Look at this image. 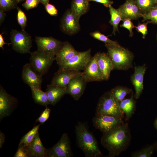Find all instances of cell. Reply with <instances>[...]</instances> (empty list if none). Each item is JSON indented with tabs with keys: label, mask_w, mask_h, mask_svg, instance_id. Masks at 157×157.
<instances>
[{
	"label": "cell",
	"mask_w": 157,
	"mask_h": 157,
	"mask_svg": "<svg viewBox=\"0 0 157 157\" xmlns=\"http://www.w3.org/2000/svg\"><path fill=\"white\" fill-rule=\"evenodd\" d=\"M130 130L128 124L124 123L109 131L103 133L101 142L108 152L109 156H118L125 151L130 144Z\"/></svg>",
	"instance_id": "obj_1"
},
{
	"label": "cell",
	"mask_w": 157,
	"mask_h": 157,
	"mask_svg": "<svg viewBox=\"0 0 157 157\" xmlns=\"http://www.w3.org/2000/svg\"><path fill=\"white\" fill-rule=\"evenodd\" d=\"M75 131L78 146L83 152L85 157L103 156L96 139L84 124L78 122L76 126Z\"/></svg>",
	"instance_id": "obj_2"
},
{
	"label": "cell",
	"mask_w": 157,
	"mask_h": 157,
	"mask_svg": "<svg viewBox=\"0 0 157 157\" xmlns=\"http://www.w3.org/2000/svg\"><path fill=\"white\" fill-rule=\"evenodd\" d=\"M105 46L112 60L113 69L126 70L131 67L133 56L131 52L118 44H105Z\"/></svg>",
	"instance_id": "obj_3"
},
{
	"label": "cell",
	"mask_w": 157,
	"mask_h": 157,
	"mask_svg": "<svg viewBox=\"0 0 157 157\" xmlns=\"http://www.w3.org/2000/svg\"><path fill=\"white\" fill-rule=\"evenodd\" d=\"M95 114L97 116L109 115L122 119L124 116L119 103L115 98L111 90L106 92L100 98Z\"/></svg>",
	"instance_id": "obj_4"
},
{
	"label": "cell",
	"mask_w": 157,
	"mask_h": 157,
	"mask_svg": "<svg viewBox=\"0 0 157 157\" xmlns=\"http://www.w3.org/2000/svg\"><path fill=\"white\" fill-rule=\"evenodd\" d=\"M55 56L53 53L37 50L31 53L29 64L36 73L42 76L48 72Z\"/></svg>",
	"instance_id": "obj_5"
},
{
	"label": "cell",
	"mask_w": 157,
	"mask_h": 157,
	"mask_svg": "<svg viewBox=\"0 0 157 157\" xmlns=\"http://www.w3.org/2000/svg\"><path fill=\"white\" fill-rule=\"evenodd\" d=\"M10 39L12 48L15 51L22 53H30L32 47L31 38L24 30L12 29Z\"/></svg>",
	"instance_id": "obj_6"
},
{
	"label": "cell",
	"mask_w": 157,
	"mask_h": 157,
	"mask_svg": "<svg viewBox=\"0 0 157 157\" xmlns=\"http://www.w3.org/2000/svg\"><path fill=\"white\" fill-rule=\"evenodd\" d=\"M91 49L83 52H79L70 59L58 65L59 69L80 71L84 70L90 60Z\"/></svg>",
	"instance_id": "obj_7"
},
{
	"label": "cell",
	"mask_w": 157,
	"mask_h": 157,
	"mask_svg": "<svg viewBox=\"0 0 157 157\" xmlns=\"http://www.w3.org/2000/svg\"><path fill=\"white\" fill-rule=\"evenodd\" d=\"M17 99L8 93L0 86V121L10 116L17 106Z\"/></svg>",
	"instance_id": "obj_8"
},
{
	"label": "cell",
	"mask_w": 157,
	"mask_h": 157,
	"mask_svg": "<svg viewBox=\"0 0 157 157\" xmlns=\"http://www.w3.org/2000/svg\"><path fill=\"white\" fill-rule=\"evenodd\" d=\"M72 156L70 141L67 133H65L58 142L48 149L47 157H70Z\"/></svg>",
	"instance_id": "obj_9"
},
{
	"label": "cell",
	"mask_w": 157,
	"mask_h": 157,
	"mask_svg": "<svg viewBox=\"0 0 157 157\" xmlns=\"http://www.w3.org/2000/svg\"><path fill=\"white\" fill-rule=\"evenodd\" d=\"M92 122L94 126L103 133L108 132L124 123L122 119L109 115L95 116L92 119Z\"/></svg>",
	"instance_id": "obj_10"
},
{
	"label": "cell",
	"mask_w": 157,
	"mask_h": 157,
	"mask_svg": "<svg viewBox=\"0 0 157 157\" xmlns=\"http://www.w3.org/2000/svg\"><path fill=\"white\" fill-rule=\"evenodd\" d=\"M81 76L86 83L104 80L98 65L97 53L91 57L82 72Z\"/></svg>",
	"instance_id": "obj_11"
},
{
	"label": "cell",
	"mask_w": 157,
	"mask_h": 157,
	"mask_svg": "<svg viewBox=\"0 0 157 157\" xmlns=\"http://www.w3.org/2000/svg\"><path fill=\"white\" fill-rule=\"evenodd\" d=\"M82 73V72L80 71L59 68L55 73L50 84L66 89L72 79L81 75Z\"/></svg>",
	"instance_id": "obj_12"
},
{
	"label": "cell",
	"mask_w": 157,
	"mask_h": 157,
	"mask_svg": "<svg viewBox=\"0 0 157 157\" xmlns=\"http://www.w3.org/2000/svg\"><path fill=\"white\" fill-rule=\"evenodd\" d=\"M35 41L38 50L53 53L55 55L63 43L52 37H36Z\"/></svg>",
	"instance_id": "obj_13"
},
{
	"label": "cell",
	"mask_w": 157,
	"mask_h": 157,
	"mask_svg": "<svg viewBox=\"0 0 157 157\" xmlns=\"http://www.w3.org/2000/svg\"><path fill=\"white\" fill-rule=\"evenodd\" d=\"M79 18L71 10H67L61 19V27L62 30L69 34L76 33L80 29Z\"/></svg>",
	"instance_id": "obj_14"
},
{
	"label": "cell",
	"mask_w": 157,
	"mask_h": 157,
	"mask_svg": "<svg viewBox=\"0 0 157 157\" xmlns=\"http://www.w3.org/2000/svg\"><path fill=\"white\" fill-rule=\"evenodd\" d=\"M42 76L36 73L31 68L29 63H26L23 67L22 78L24 82L30 88L41 89Z\"/></svg>",
	"instance_id": "obj_15"
},
{
	"label": "cell",
	"mask_w": 157,
	"mask_h": 157,
	"mask_svg": "<svg viewBox=\"0 0 157 157\" xmlns=\"http://www.w3.org/2000/svg\"><path fill=\"white\" fill-rule=\"evenodd\" d=\"M86 83L81 75L74 77L68 85L66 94H69L76 100H78L83 93Z\"/></svg>",
	"instance_id": "obj_16"
},
{
	"label": "cell",
	"mask_w": 157,
	"mask_h": 157,
	"mask_svg": "<svg viewBox=\"0 0 157 157\" xmlns=\"http://www.w3.org/2000/svg\"><path fill=\"white\" fill-rule=\"evenodd\" d=\"M118 9L121 14L122 19L129 18L131 20H135L142 16L135 0H126Z\"/></svg>",
	"instance_id": "obj_17"
},
{
	"label": "cell",
	"mask_w": 157,
	"mask_h": 157,
	"mask_svg": "<svg viewBox=\"0 0 157 157\" xmlns=\"http://www.w3.org/2000/svg\"><path fill=\"white\" fill-rule=\"evenodd\" d=\"M146 69L144 65L135 67L134 73L131 76V81L135 91L134 97L136 99L139 98L143 91L144 77Z\"/></svg>",
	"instance_id": "obj_18"
},
{
	"label": "cell",
	"mask_w": 157,
	"mask_h": 157,
	"mask_svg": "<svg viewBox=\"0 0 157 157\" xmlns=\"http://www.w3.org/2000/svg\"><path fill=\"white\" fill-rule=\"evenodd\" d=\"M47 150L43 145L38 132L27 146L28 157H47Z\"/></svg>",
	"instance_id": "obj_19"
},
{
	"label": "cell",
	"mask_w": 157,
	"mask_h": 157,
	"mask_svg": "<svg viewBox=\"0 0 157 157\" xmlns=\"http://www.w3.org/2000/svg\"><path fill=\"white\" fill-rule=\"evenodd\" d=\"M97 54L98 65L104 80L109 79L111 71L113 69L112 60L108 53L98 52Z\"/></svg>",
	"instance_id": "obj_20"
},
{
	"label": "cell",
	"mask_w": 157,
	"mask_h": 157,
	"mask_svg": "<svg viewBox=\"0 0 157 157\" xmlns=\"http://www.w3.org/2000/svg\"><path fill=\"white\" fill-rule=\"evenodd\" d=\"M78 52L70 43L65 42L63 43L61 47L56 54L55 60L59 65L70 59Z\"/></svg>",
	"instance_id": "obj_21"
},
{
	"label": "cell",
	"mask_w": 157,
	"mask_h": 157,
	"mask_svg": "<svg viewBox=\"0 0 157 157\" xmlns=\"http://www.w3.org/2000/svg\"><path fill=\"white\" fill-rule=\"evenodd\" d=\"M46 92L49 104L54 106L66 94V89L49 84L47 86Z\"/></svg>",
	"instance_id": "obj_22"
},
{
	"label": "cell",
	"mask_w": 157,
	"mask_h": 157,
	"mask_svg": "<svg viewBox=\"0 0 157 157\" xmlns=\"http://www.w3.org/2000/svg\"><path fill=\"white\" fill-rule=\"evenodd\" d=\"M120 108L125 115V120H129L134 113L136 104L133 95L129 98L124 99L119 103Z\"/></svg>",
	"instance_id": "obj_23"
},
{
	"label": "cell",
	"mask_w": 157,
	"mask_h": 157,
	"mask_svg": "<svg viewBox=\"0 0 157 157\" xmlns=\"http://www.w3.org/2000/svg\"><path fill=\"white\" fill-rule=\"evenodd\" d=\"M89 2L88 0H72L71 10L80 18L88 11L89 7Z\"/></svg>",
	"instance_id": "obj_24"
},
{
	"label": "cell",
	"mask_w": 157,
	"mask_h": 157,
	"mask_svg": "<svg viewBox=\"0 0 157 157\" xmlns=\"http://www.w3.org/2000/svg\"><path fill=\"white\" fill-rule=\"evenodd\" d=\"M111 18L109 23L113 26V31L112 34L115 35L116 32H119L118 26L120 22L122 20L121 14L119 9H116L111 6L109 7Z\"/></svg>",
	"instance_id": "obj_25"
},
{
	"label": "cell",
	"mask_w": 157,
	"mask_h": 157,
	"mask_svg": "<svg viewBox=\"0 0 157 157\" xmlns=\"http://www.w3.org/2000/svg\"><path fill=\"white\" fill-rule=\"evenodd\" d=\"M30 88L32 98L35 103L46 106L49 104L48 96L46 92H43L40 89L33 87Z\"/></svg>",
	"instance_id": "obj_26"
},
{
	"label": "cell",
	"mask_w": 157,
	"mask_h": 157,
	"mask_svg": "<svg viewBox=\"0 0 157 157\" xmlns=\"http://www.w3.org/2000/svg\"><path fill=\"white\" fill-rule=\"evenodd\" d=\"M111 90L115 98L119 103L124 99L127 94L132 91L131 89L122 86H117Z\"/></svg>",
	"instance_id": "obj_27"
},
{
	"label": "cell",
	"mask_w": 157,
	"mask_h": 157,
	"mask_svg": "<svg viewBox=\"0 0 157 157\" xmlns=\"http://www.w3.org/2000/svg\"><path fill=\"white\" fill-rule=\"evenodd\" d=\"M40 124L34 126L33 128L24 135L21 139L19 144H23L28 146L33 141L38 131Z\"/></svg>",
	"instance_id": "obj_28"
},
{
	"label": "cell",
	"mask_w": 157,
	"mask_h": 157,
	"mask_svg": "<svg viewBox=\"0 0 157 157\" xmlns=\"http://www.w3.org/2000/svg\"><path fill=\"white\" fill-rule=\"evenodd\" d=\"M142 15L147 13L157 4L155 0H135Z\"/></svg>",
	"instance_id": "obj_29"
},
{
	"label": "cell",
	"mask_w": 157,
	"mask_h": 157,
	"mask_svg": "<svg viewBox=\"0 0 157 157\" xmlns=\"http://www.w3.org/2000/svg\"><path fill=\"white\" fill-rule=\"evenodd\" d=\"M156 148V144L145 147L140 150L133 152L131 156L132 157H150Z\"/></svg>",
	"instance_id": "obj_30"
},
{
	"label": "cell",
	"mask_w": 157,
	"mask_h": 157,
	"mask_svg": "<svg viewBox=\"0 0 157 157\" xmlns=\"http://www.w3.org/2000/svg\"><path fill=\"white\" fill-rule=\"evenodd\" d=\"M143 22L149 20L150 22L157 24V4H156L147 13L142 15Z\"/></svg>",
	"instance_id": "obj_31"
},
{
	"label": "cell",
	"mask_w": 157,
	"mask_h": 157,
	"mask_svg": "<svg viewBox=\"0 0 157 157\" xmlns=\"http://www.w3.org/2000/svg\"><path fill=\"white\" fill-rule=\"evenodd\" d=\"M90 35L94 38L104 42L105 44H118L116 41L110 40L107 36L98 31L92 32L90 33Z\"/></svg>",
	"instance_id": "obj_32"
},
{
	"label": "cell",
	"mask_w": 157,
	"mask_h": 157,
	"mask_svg": "<svg viewBox=\"0 0 157 157\" xmlns=\"http://www.w3.org/2000/svg\"><path fill=\"white\" fill-rule=\"evenodd\" d=\"M17 3L16 0H0V9L4 11L15 8Z\"/></svg>",
	"instance_id": "obj_33"
},
{
	"label": "cell",
	"mask_w": 157,
	"mask_h": 157,
	"mask_svg": "<svg viewBox=\"0 0 157 157\" xmlns=\"http://www.w3.org/2000/svg\"><path fill=\"white\" fill-rule=\"evenodd\" d=\"M18 10L17 20L19 24L21 27L22 30L24 29L26 25L27 19L24 13L18 7H17Z\"/></svg>",
	"instance_id": "obj_34"
},
{
	"label": "cell",
	"mask_w": 157,
	"mask_h": 157,
	"mask_svg": "<svg viewBox=\"0 0 157 157\" xmlns=\"http://www.w3.org/2000/svg\"><path fill=\"white\" fill-rule=\"evenodd\" d=\"M131 19L129 18L123 19L122 20L123 22L120 25L121 27L124 28L128 30L129 32V36L132 37L133 35V29L135 27Z\"/></svg>",
	"instance_id": "obj_35"
},
{
	"label": "cell",
	"mask_w": 157,
	"mask_h": 157,
	"mask_svg": "<svg viewBox=\"0 0 157 157\" xmlns=\"http://www.w3.org/2000/svg\"><path fill=\"white\" fill-rule=\"evenodd\" d=\"M51 111L50 108L46 106L44 110L36 120V122H38L40 124H43L49 118Z\"/></svg>",
	"instance_id": "obj_36"
},
{
	"label": "cell",
	"mask_w": 157,
	"mask_h": 157,
	"mask_svg": "<svg viewBox=\"0 0 157 157\" xmlns=\"http://www.w3.org/2000/svg\"><path fill=\"white\" fill-rule=\"evenodd\" d=\"M14 157H28L27 147L23 144H19Z\"/></svg>",
	"instance_id": "obj_37"
},
{
	"label": "cell",
	"mask_w": 157,
	"mask_h": 157,
	"mask_svg": "<svg viewBox=\"0 0 157 157\" xmlns=\"http://www.w3.org/2000/svg\"><path fill=\"white\" fill-rule=\"evenodd\" d=\"M150 22L147 21L146 23H141L139 22L138 25L135 26L136 30L138 32H140L142 35V37L143 38H145L146 35L147 33V25Z\"/></svg>",
	"instance_id": "obj_38"
},
{
	"label": "cell",
	"mask_w": 157,
	"mask_h": 157,
	"mask_svg": "<svg viewBox=\"0 0 157 157\" xmlns=\"http://www.w3.org/2000/svg\"><path fill=\"white\" fill-rule=\"evenodd\" d=\"M40 2V0H26L22 5L26 10H28L37 7Z\"/></svg>",
	"instance_id": "obj_39"
},
{
	"label": "cell",
	"mask_w": 157,
	"mask_h": 157,
	"mask_svg": "<svg viewBox=\"0 0 157 157\" xmlns=\"http://www.w3.org/2000/svg\"><path fill=\"white\" fill-rule=\"evenodd\" d=\"M44 6L46 11L50 15L53 16L57 15L58 10L54 5L48 3Z\"/></svg>",
	"instance_id": "obj_40"
},
{
	"label": "cell",
	"mask_w": 157,
	"mask_h": 157,
	"mask_svg": "<svg viewBox=\"0 0 157 157\" xmlns=\"http://www.w3.org/2000/svg\"><path fill=\"white\" fill-rule=\"evenodd\" d=\"M88 1H94L103 4L105 6L109 7L113 3V1L110 0H88Z\"/></svg>",
	"instance_id": "obj_41"
},
{
	"label": "cell",
	"mask_w": 157,
	"mask_h": 157,
	"mask_svg": "<svg viewBox=\"0 0 157 157\" xmlns=\"http://www.w3.org/2000/svg\"><path fill=\"white\" fill-rule=\"evenodd\" d=\"M5 141V136L4 133L0 131V148H1Z\"/></svg>",
	"instance_id": "obj_42"
},
{
	"label": "cell",
	"mask_w": 157,
	"mask_h": 157,
	"mask_svg": "<svg viewBox=\"0 0 157 157\" xmlns=\"http://www.w3.org/2000/svg\"><path fill=\"white\" fill-rule=\"evenodd\" d=\"M4 11L0 9V25L4 21L6 16V14L4 12Z\"/></svg>",
	"instance_id": "obj_43"
},
{
	"label": "cell",
	"mask_w": 157,
	"mask_h": 157,
	"mask_svg": "<svg viewBox=\"0 0 157 157\" xmlns=\"http://www.w3.org/2000/svg\"><path fill=\"white\" fill-rule=\"evenodd\" d=\"M3 33H1L0 34V47L3 49V45L4 44H7L9 45L10 44H11V43H7L4 42L2 35Z\"/></svg>",
	"instance_id": "obj_44"
},
{
	"label": "cell",
	"mask_w": 157,
	"mask_h": 157,
	"mask_svg": "<svg viewBox=\"0 0 157 157\" xmlns=\"http://www.w3.org/2000/svg\"><path fill=\"white\" fill-rule=\"evenodd\" d=\"M40 2L44 6L49 3V0H40Z\"/></svg>",
	"instance_id": "obj_45"
},
{
	"label": "cell",
	"mask_w": 157,
	"mask_h": 157,
	"mask_svg": "<svg viewBox=\"0 0 157 157\" xmlns=\"http://www.w3.org/2000/svg\"><path fill=\"white\" fill-rule=\"evenodd\" d=\"M154 126L157 130V118L155 120L154 123Z\"/></svg>",
	"instance_id": "obj_46"
},
{
	"label": "cell",
	"mask_w": 157,
	"mask_h": 157,
	"mask_svg": "<svg viewBox=\"0 0 157 157\" xmlns=\"http://www.w3.org/2000/svg\"><path fill=\"white\" fill-rule=\"evenodd\" d=\"M16 0V1L17 3H18L23 0Z\"/></svg>",
	"instance_id": "obj_47"
},
{
	"label": "cell",
	"mask_w": 157,
	"mask_h": 157,
	"mask_svg": "<svg viewBox=\"0 0 157 157\" xmlns=\"http://www.w3.org/2000/svg\"><path fill=\"white\" fill-rule=\"evenodd\" d=\"M155 1L156 4H157V0H155Z\"/></svg>",
	"instance_id": "obj_48"
},
{
	"label": "cell",
	"mask_w": 157,
	"mask_h": 157,
	"mask_svg": "<svg viewBox=\"0 0 157 157\" xmlns=\"http://www.w3.org/2000/svg\"><path fill=\"white\" fill-rule=\"evenodd\" d=\"M156 148H157V142L156 143Z\"/></svg>",
	"instance_id": "obj_49"
}]
</instances>
